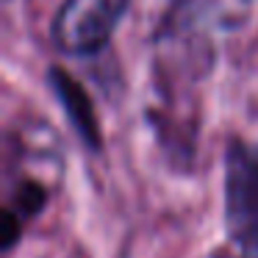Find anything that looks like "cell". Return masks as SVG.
<instances>
[{"mask_svg":"<svg viewBox=\"0 0 258 258\" xmlns=\"http://www.w3.org/2000/svg\"><path fill=\"white\" fill-rule=\"evenodd\" d=\"M225 222L244 258H258V145L233 142L225 161Z\"/></svg>","mask_w":258,"mask_h":258,"instance_id":"6da1fadb","label":"cell"},{"mask_svg":"<svg viewBox=\"0 0 258 258\" xmlns=\"http://www.w3.org/2000/svg\"><path fill=\"white\" fill-rule=\"evenodd\" d=\"M128 0H64L53 20V42L70 56L103 50L119 25Z\"/></svg>","mask_w":258,"mask_h":258,"instance_id":"7a4b0ae2","label":"cell"},{"mask_svg":"<svg viewBox=\"0 0 258 258\" xmlns=\"http://www.w3.org/2000/svg\"><path fill=\"white\" fill-rule=\"evenodd\" d=\"M53 86H56L58 97L64 100V108H67L70 119L75 122V128L81 131V136L86 142H92V145H97L100 142V136H97V119H95V111H92L89 100H86V92L75 84V78L58 73V70H53Z\"/></svg>","mask_w":258,"mask_h":258,"instance_id":"3957f363","label":"cell"}]
</instances>
